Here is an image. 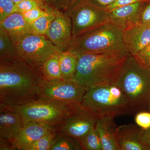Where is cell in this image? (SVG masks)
<instances>
[{"label":"cell","mask_w":150,"mask_h":150,"mask_svg":"<svg viewBox=\"0 0 150 150\" xmlns=\"http://www.w3.org/2000/svg\"><path fill=\"white\" fill-rule=\"evenodd\" d=\"M123 30L110 22L73 38L68 50L77 56L87 54L127 52Z\"/></svg>","instance_id":"4"},{"label":"cell","mask_w":150,"mask_h":150,"mask_svg":"<svg viewBox=\"0 0 150 150\" xmlns=\"http://www.w3.org/2000/svg\"><path fill=\"white\" fill-rule=\"evenodd\" d=\"M56 128L45 123L31 122L25 124L11 141L14 150H25L48 131Z\"/></svg>","instance_id":"13"},{"label":"cell","mask_w":150,"mask_h":150,"mask_svg":"<svg viewBox=\"0 0 150 150\" xmlns=\"http://www.w3.org/2000/svg\"><path fill=\"white\" fill-rule=\"evenodd\" d=\"M16 12H18L16 4L12 0H0V22Z\"/></svg>","instance_id":"27"},{"label":"cell","mask_w":150,"mask_h":150,"mask_svg":"<svg viewBox=\"0 0 150 150\" xmlns=\"http://www.w3.org/2000/svg\"><path fill=\"white\" fill-rule=\"evenodd\" d=\"M143 140L144 143L150 148V127L144 130L143 133Z\"/></svg>","instance_id":"35"},{"label":"cell","mask_w":150,"mask_h":150,"mask_svg":"<svg viewBox=\"0 0 150 150\" xmlns=\"http://www.w3.org/2000/svg\"><path fill=\"white\" fill-rule=\"evenodd\" d=\"M42 1L48 6L54 8V5H53V0H42Z\"/></svg>","instance_id":"37"},{"label":"cell","mask_w":150,"mask_h":150,"mask_svg":"<svg viewBox=\"0 0 150 150\" xmlns=\"http://www.w3.org/2000/svg\"><path fill=\"white\" fill-rule=\"evenodd\" d=\"M57 133L56 128L52 129L28 147L25 150H51L52 143Z\"/></svg>","instance_id":"25"},{"label":"cell","mask_w":150,"mask_h":150,"mask_svg":"<svg viewBox=\"0 0 150 150\" xmlns=\"http://www.w3.org/2000/svg\"><path fill=\"white\" fill-rule=\"evenodd\" d=\"M86 89L84 86L71 80L49 81L43 78L38 100L70 110L81 105Z\"/></svg>","instance_id":"6"},{"label":"cell","mask_w":150,"mask_h":150,"mask_svg":"<svg viewBox=\"0 0 150 150\" xmlns=\"http://www.w3.org/2000/svg\"><path fill=\"white\" fill-rule=\"evenodd\" d=\"M91 1L98 5L105 8L107 6L112 4L115 0H91Z\"/></svg>","instance_id":"36"},{"label":"cell","mask_w":150,"mask_h":150,"mask_svg":"<svg viewBox=\"0 0 150 150\" xmlns=\"http://www.w3.org/2000/svg\"><path fill=\"white\" fill-rule=\"evenodd\" d=\"M59 53L50 56L44 62L41 67L40 69L43 78L47 80H57L63 79L59 63Z\"/></svg>","instance_id":"20"},{"label":"cell","mask_w":150,"mask_h":150,"mask_svg":"<svg viewBox=\"0 0 150 150\" xmlns=\"http://www.w3.org/2000/svg\"><path fill=\"white\" fill-rule=\"evenodd\" d=\"M28 23L22 14L16 12L0 22V29L5 31L11 38L28 33Z\"/></svg>","instance_id":"18"},{"label":"cell","mask_w":150,"mask_h":150,"mask_svg":"<svg viewBox=\"0 0 150 150\" xmlns=\"http://www.w3.org/2000/svg\"><path fill=\"white\" fill-rule=\"evenodd\" d=\"M98 117L82 106L70 110L56 125V131L79 139L96 128Z\"/></svg>","instance_id":"10"},{"label":"cell","mask_w":150,"mask_h":150,"mask_svg":"<svg viewBox=\"0 0 150 150\" xmlns=\"http://www.w3.org/2000/svg\"><path fill=\"white\" fill-rule=\"evenodd\" d=\"M144 2L123 6L109 12L110 22L123 31L137 25L139 12Z\"/></svg>","instance_id":"16"},{"label":"cell","mask_w":150,"mask_h":150,"mask_svg":"<svg viewBox=\"0 0 150 150\" xmlns=\"http://www.w3.org/2000/svg\"><path fill=\"white\" fill-rule=\"evenodd\" d=\"M64 12L71 21L73 39L110 22L109 12L91 0H77Z\"/></svg>","instance_id":"7"},{"label":"cell","mask_w":150,"mask_h":150,"mask_svg":"<svg viewBox=\"0 0 150 150\" xmlns=\"http://www.w3.org/2000/svg\"><path fill=\"white\" fill-rule=\"evenodd\" d=\"M10 108L21 114L23 126L29 122H34L56 126L64 120L71 110H64L39 100Z\"/></svg>","instance_id":"9"},{"label":"cell","mask_w":150,"mask_h":150,"mask_svg":"<svg viewBox=\"0 0 150 150\" xmlns=\"http://www.w3.org/2000/svg\"><path fill=\"white\" fill-rule=\"evenodd\" d=\"M78 139L83 150H103L99 134L96 128Z\"/></svg>","instance_id":"24"},{"label":"cell","mask_w":150,"mask_h":150,"mask_svg":"<svg viewBox=\"0 0 150 150\" xmlns=\"http://www.w3.org/2000/svg\"><path fill=\"white\" fill-rule=\"evenodd\" d=\"M81 150L82 148L78 139L59 132H57L51 149V150Z\"/></svg>","instance_id":"21"},{"label":"cell","mask_w":150,"mask_h":150,"mask_svg":"<svg viewBox=\"0 0 150 150\" xmlns=\"http://www.w3.org/2000/svg\"><path fill=\"white\" fill-rule=\"evenodd\" d=\"M114 117H99L97 121L96 129L98 132L103 150H119L116 138V127Z\"/></svg>","instance_id":"17"},{"label":"cell","mask_w":150,"mask_h":150,"mask_svg":"<svg viewBox=\"0 0 150 150\" xmlns=\"http://www.w3.org/2000/svg\"><path fill=\"white\" fill-rule=\"evenodd\" d=\"M129 54L127 52L87 54L77 56V71L72 80L87 88L114 83Z\"/></svg>","instance_id":"2"},{"label":"cell","mask_w":150,"mask_h":150,"mask_svg":"<svg viewBox=\"0 0 150 150\" xmlns=\"http://www.w3.org/2000/svg\"><path fill=\"white\" fill-rule=\"evenodd\" d=\"M21 114L13 108L0 105V137L11 142L23 127Z\"/></svg>","instance_id":"15"},{"label":"cell","mask_w":150,"mask_h":150,"mask_svg":"<svg viewBox=\"0 0 150 150\" xmlns=\"http://www.w3.org/2000/svg\"><path fill=\"white\" fill-rule=\"evenodd\" d=\"M55 18L46 36L62 51L68 50L73 39L71 18L65 12L54 8Z\"/></svg>","instance_id":"11"},{"label":"cell","mask_w":150,"mask_h":150,"mask_svg":"<svg viewBox=\"0 0 150 150\" xmlns=\"http://www.w3.org/2000/svg\"><path fill=\"white\" fill-rule=\"evenodd\" d=\"M11 39L18 57L40 69L50 56L62 51L46 35L28 33Z\"/></svg>","instance_id":"8"},{"label":"cell","mask_w":150,"mask_h":150,"mask_svg":"<svg viewBox=\"0 0 150 150\" xmlns=\"http://www.w3.org/2000/svg\"><path fill=\"white\" fill-rule=\"evenodd\" d=\"M54 8L51 12L40 17L32 23H30L28 33L46 35L51 23L55 18Z\"/></svg>","instance_id":"23"},{"label":"cell","mask_w":150,"mask_h":150,"mask_svg":"<svg viewBox=\"0 0 150 150\" xmlns=\"http://www.w3.org/2000/svg\"><path fill=\"white\" fill-rule=\"evenodd\" d=\"M149 1L150 0H115L113 2L105 8L108 11L110 12L115 8L123 6L129 5L140 2H146Z\"/></svg>","instance_id":"32"},{"label":"cell","mask_w":150,"mask_h":150,"mask_svg":"<svg viewBox=\"0 0 150 150\" xmlns=\"http://www.w3.org/2000/svg\"><path fill=\"white\" fill-rule=\"evenodd\" d=\"M150 24V1L143 3L137 21V24Z\"/></svg>","instance_id":"29"},{"label":"cell","mask_w":150,"mask_h":150,"mask_svg":"<svg viewBox=\"0 0 150 150\" xmlns=\"http://www.w3.org/2000/svg\"><path fill=\"white\" fill-rule=\"evenodd\" d=\"M77 0H53L54 8L66 11Z\"/></svg>","instance_id":"33"},{"label":"cell","mask_w":150,"mask_h":150,"mask_svg":"<svg viewBox=\"0 0 150 150\" xmlns=\"http://www.w3.org/2000/svg\"><path fill=\"white\" fill-rule=\"evenodd\" d=\"M41 69L20 57L0 61V105L13 107L39 98Z\"/></svg>","instance_id":"1"},{"label":"cell","mask_w":150,"mask_h":150,"mask_svg":"<svg viewBox=\"0 0 150 150\" xmlns=\"http://www.w3.org/2000/svg\"><path fill=\"white\" fill-rule=\"evenodd\" d=\"M134 57L140 64L150 67V43Z\"/></svg>","instance_id":"30"},{"label":"cell","mask_w":150,"mask_h":150,"mask_svg":"<svg viewBox=\"0 0 150 150\" xmlns=\"http://www.w3.org/2000/svg\"><path fill=\"white\" fill-rule=\"evenodd\" d=\"M135 121L138 126L146 130L150 127V112H139L135 118Z\"/></svg>","instance_id":"31"},{"label":"cell","mask_w":150,"mask_h":150,"mask_svg":"<svg viewBox=\"0 0 150 150\" xmlns=\"http://www.w3.org/2000/svg\"><path fill=\"white\" fill-rule=\"evenodd\" d=\"M15 45L9 35L0 29V61L17 57Z\"/></svg>","instance_id":"22"},{"label":"cell","mask_w":150,"mask_h":150,"mask_svg":"<svg viewBox=\"0 0 150 150\" xmlns=\"http://www.w3.org/2000/svg\"><path fill=\"white\" fill-rule=\"evenodd\" d=\"M123 40L128 54L135 56L150 43V24L136 25L124 30Z\"/></svg>","instance_id":"14"},{"label":"cell","mask_w":150,"mask_h":150,"mask_svg":"<svg viewBox=\"0 0 150 150\" xmlns=\"http://www.w3.org/2000/svg\"><path fill=\"white\" fill-rule=\"evenodd\" d=\"M0 150H14V149L11 141L0 137Z\"/></svg>","instance_id":"34"},{"label":"cell","mask_w":150,"mask_h":150,"mask_svg":"<svg viewBox=\"0 0 150 150\" xmlns=\"http://www.w3.org/2000/svg\"><path fill=\"white\" fill-rule=\"evenodd\" d=\"M54 8H51L48 9H44L38 8L21 13L26 22L30 24L35 21L40 17L46 15L51 12Z\"/></svg>","instance_id":"28"},{"label":"cell","mask_w":150,"mask_h":150,"mask_svg":"<svg viewBox=\"0 0 150 150\" xmlns=\"http://www.w3.org/2000/svg\"><path fill=\"white\" fill-rule=\"evenodd\" d=\"M60 69L63 79L72 80L77 71L78 57L69 50L59 53Z\"/></svg>","instance_id":"19"},{"label":"cell","mask_w":150,"mask_h":150,"mask_svg":"<svg viewBox=\"0 0 150 150\" xmlns=\"http://www.w3.org/2000/svg\"><path fill=\"white\" fill-rule=\"evenodd\" d=\"M144 131L133 124L116 127L115 138L119 150H150L143 141Z\"/></svg>","instance_id":"12"},{"label":"cell","mask_w":150,"mask_h":150,"mask_svg":"<svg viewBox=\"0 0 150 150\" xmlns=\"http://www.w3.org/2000/svg\"><path fill=\"white\" fill-rule=\"evenodd\" d=\"M16 7L18 12L21 13H23L38 8L44 9L51 8L48 6L43 2L40 1L38 0H23L17 4Z\"/></svg>","instance_id":"26"},{"label":"cell","mask_w":150,"mask_h":150,"mask_svg":"<svg viewBox=\"0 0 150 150\" xmlns=\"http://www.w3.org/2000/svg\"><path fill=\"white\" fill-rule=\"evenodd\" d=\"M81 105L98 118L105 116L115 117L131 110L127 98L113 83L87 88Z\"/></svg>","instance_id":"5"},{"label":"cell","mask_w":150,"mask_h":150,"mask_svg":"<svg viewBox=\"0 0 150 150\" xmlns=\"http://www.w3.org/2000/svg\"><path fill=\"white\" fill-rule=\"evenodd\" d=\"M15 3H16V4H18V3L22 1H23V0H12ZM38 1H42L43 2L42 0H38Z\"/></svg>","instance_id":"38"},{"label":"cell","mask_w":150,"mask_h":150,"mask_svg":"<svg viewBox=\"0 0 150 150\" xmlns=\"http://www.w3.org/2000/svg\"><path fill=\"white\" fill-rule=\"evenodd\" d=\"M114 84L127 98L131 110L150 107V67L134 56L129 54Z\"/></svg>","instance_id":"3"}]
</instances>
